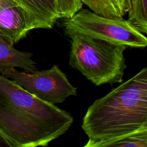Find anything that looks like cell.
<instances>
[{
	"label": "cell",
	"instance_id": "obj_11",
	"mask_svg": "<svg viewBox=\"0 0 147 147\" xmlns=\"http://www.w3.org/2000/svg\"><path fill=\"white\" fill-rule=\"evenodd\" d=\"M147 147V127L123 137L101 144L99 147Z\"/></svg>",
	"mask_w": 147,
	"mask_h": 147
},
{
	"label": "cell",
	"instance_id": "obj_3",
	"mask_svg": "<svg viewBox=\"0 0 147 147\" xmlns=\"http://www.w3.org/2000/svg\"><path fill=\"white\" fill-rule=\"evenodd\" d=\"M70 40L69 65L95 86L120 83L126 68V46L64 29Z\"/></svg>",
	"mask_w": 147,
	"mask_h": 147
},
{
	"label": "cell",
	"instance_id": "obj_2",
	"mask_svg": "<svg viewBox=\"0 0 147 147\" xmlns=\"http://www.w3.org/2000/svg\"><path fill=\"white\" fill-rule=\"evenodd\" d=\"M147 127V67L89 106L82 129L85 147L123 137Z\"/></svg>",
	"mask_w": 147,
	"mask_h": 147
},
{
	"label": "cell",
	"instance_id": "obj_1",
	"mask_svg": "<svg viewBox=\"0 0 147 147\" xmlns=\"http://www.w3.org/2000/svg\"><path fill=\"white\" fill-rule=\"evenodd\" d=\"M74 119L0 75V132L11 147L47 146L66 133Z\"/></svg>",
	"mask_w": 147,
	"mask_h": 147
},
{
	"label": "cell",
	"instance_id": "obj_8",
	"mask_svg": "<svg viewBox=\"0 0 147 147\" xmlns=\"http://www.w3.org/2000/svg\"><path fill=\"white\" fill-rule=\"evenodd\" d=\"M32 54L19 51L14 45L0 36V74L16 67H20L27 73L37 71L36 63L32 60Z\"/></svg>",
	"mask_w": 147,
	"mask_h": 147
},
{
	"label": "cell",
	"instance_id": "obj_9",
	"mask_svg": "<svg viewBox=\"0 0 147 147\" xmlns=\"http://www.w3.org/2000/svg\"><path fill=\"white\" fill-rule=\"evenodd\" d=\"M83 4L100 15L122 18L131 7V0H81Z\"/></svg>",
	"mask_w": 147,
	"mask_h": 147
},
{
	"label": "cell",
	"instance_id": "obj_6",
	"mask_svg": "<svg viewBox=\"0 0 147 147\" xmlns=\"http://www.w3.org/2000/svg\"><path fill=\"white\" fill-rule=\"evenodd\" d=\"M37 29L30 14L14 0H0V36L11 45Z\"/></svg>",
	"mask_w": 147,
	"mask_h": 147
},
{
	"label": "cell",
	"instance_id": "obj_12",
	"mask_svg": "<svg viewBox=\"0 0 147 147\" xmlns=\"http://www.w3.org/2000/svg\"><path fill=\"white\" fill-rule=\"evenodd\" d=\"M61 18H70L81 9V0H56Z\"/></svg>",
	"mask_w": 147,
	"mask_h": 147
},
{
	"label": "cell",
	"instance_id": "obj_7",
	"mask_svg": "<svg viewBox=\"0 0 147 147\" xmlns=\"http://www.w3.org/2000/svg\"><path fill=\"white\" fill-rule=\"evenodd\" d=\"M32 18L38 29H52L60 17L56 0H14Z\"/></svg>",
	"mask_w": 147,
	"mask_h": 147
},
{
	"label": "cell",
	"instance_id": "obj_13",
	"mask_svg": "<svg viewBox=\"0 0 147 147\" xmlns=\"http://www.w3.org/2000/svg\"><path fill=\"white\" fill-rule=\"evenodd\" d=\"M0 147H11V144L8 142L4 135L0 132Z\"/></svg>",
	"mask_w": 147,
	"mask_h": 147
},
{
	"label": "cell",
	"instance_id": "obj_10",
	"mask_svg": "<svg viewBox=\"0 0 147 147\" xmlns=\"http://www.w3.org/2000/svg\"><path fill=\"white\" fill-rule=\"evenodd\" d=\"M129 20L139 31L147 35V0H131Z\"/></svg>",
	"mask_w": 147,
	"mask_h": 147
},
{
	"label": "cell",
	"instance_id": "obj_4",
	"mask_svg": "<svg viewBox=\"0 0 147 147\" xmlns=\"http://www.w3.org/2000/svg\"><path fill=\"white\" fill-rule=\"evenodd\" d=\"M64 29H70L93 37L126 47H147V37L128 20L100 15L89 9H81L63 24Z\"/></svg>",
	"mask_w": 147,
	"mask_h": 147
},
{
	"label": "cell",
	"instance_id": "obj_5",
	"mask_svg": "<svg viewBox=\"0 0 147 147\" xmlns=\"http://www.w3.org/2000/svg\"><path fill=\"white\" fill-rule=\"evenodd\" d=\"M1 76L12 80L40 100L53 105L63 103L70 96L77 95V88L70 83L57 65L49 70L33 73L12 68Z\"/></svg>",
	"mask_w": 147,
	"mask_h": 147
}]
</instances>
